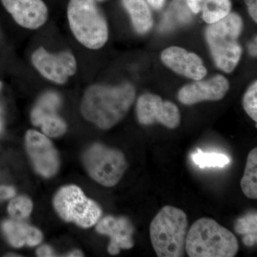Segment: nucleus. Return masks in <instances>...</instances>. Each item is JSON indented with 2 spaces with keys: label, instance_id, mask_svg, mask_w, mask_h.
<instances>
[{
  "label": "nucleus",
  "instance_id": "obj_1",
  "mask_svg": "<svg viewBox=\"0 0 257 257\" xmlns=\"http://www.w3.org/2000/svg\"><path fill=\"white\" fill-rule=\"evenodd\" d=\"M135 99L133 85L118 87L92 85L83 96L81 111L88 121L101 130H109L127 114Z\"/></svg>",
  "mask_w": 257,
  "mask_h": 257
},
{
  "label": "nucleus",
  "instance_id": "obj_2",
  "mask_svg": "<svg viewBox=\"0 0 257 257\" xmlns=\"http://www.w3.org/2000/svg\"><path fill=\"white\" fill-rule=\"evenodd\" d=\"M185 251L189 257H234L239 251V242L229 229L204 217L188 229Z\"/></svg>",
  "mask_w": 257,
  "mask_h": 257
},
{
  "label": "nucleus",
  "instance_id": "obj_3",
  "mask_svg": "<svg viewBox=\"0 0 257 257\" xmlns=\"http://www.w3.org/2000/svg\"><path fill=\"white\" fill-rule=\"evenodd\" d=\"M188 219L182 209L165 206L152 219L150 239L159 257H182L185 255Z\"/></svg>",
  "mask_w": 257,
  "mask_h": 257
},
{
  "label": "nucleus",
  "instance_id": "obj_4",
  "mask_svg": "<svg viewBox=\"0 0 257 257\" xmlns=\"http://www.w3.org/2000/svg\"><path fill=\"white\" fill-rule=\"evenodd\" d=\"M242 28L241 17L229 13L207 29L206 38L211 55L216 65L226 73L233 72L241 59L242 50L238 38Z\"/></svg>",
  "mask_w": 257,
  "mask_h": 257
},
{
  "label": "nucleus",
  "instance_id": "obj_5",
  "mask_svg": "<svg viewBox=\"0 0 257 257\" xmlns=\"http://www.w3.org/2000/svg\"><path fill=\"white\" fill-rule=\"evenodd\" d=\"M67 17L72 33L84 47L97 50L105 45L107 24L95 0H70Z\"/></svg>",
  "mask_w": 257,
  "mask_h": 257
},
{
  "label": "nucleus",
  "instance_id": "obj_6",
  "mask_svg": "<svg viewBox=\"0 0 257 257\" xmlns=\"http://www.w3.org/2000/svg\"><path fill=\"white\" fill-rule=\"evenodd\" d=\"M83 165L91 178L106 187L116 185L128 168L124 154L96 143L83 154Z\"/></svg>",
  "mask_w": 257,
  "mask_h": 257
},
{
  "label": "nucleus",
  "instance_id": "obj_7",
  "mask_svg": "<svg viewBox=\"0 0 257 257\" xmlns=\"http://www.w3.org/2000/svg\"><path fill=\"white\" fill-rule=\"evenodd\" d=\"M53 204L64 221L73 222L82 228L94 226L102 214L99 204L86 197L76 185L62 187L55 194Z\"/></svg>",
  "mask_w": 257,
  "mask_h": 257
},
{
  "label": "nucleus",
  "instance_id": "obj_8",
  "mask_svg": "<svg viewBox=\"0 0 257 257\" xmlns=\"http://www.w3.org/2000/svg\"><path fill=\"white\" fill-rule=\"evenodd\" d=\"M139 122L143 125L160 123L169 128H175L181 121L179 108L174 103L163 101L160 96L145 94L137 103Z\"/></svg>",
  "mask_w": 257,
  "mask_h": 257
},
{
  "label": "nucleus",
  "instance_id": "obj_9",
  "mask_svg": "<svg viewBox=\"0 0 257 257\" xmlns=\"http://www.w3.org/2000/svg\"><path fill=\"white\" fill-rule=\"evenodd\" d=\"M32 62L43 77L57 84H64L77 72V62L68 52L54 55L40 47L32 55Z\"/></svg>",
  "mask_w": 257,
  "mask_h": 257
},
{
  "label": "nucleus",
  "instance_id": "obj_10",
  "mask_svg": "<svg viewBox=\"0 0 257 257\" xmlns=\"http://www.w3.org/2000/svg\"><path fill=\"white\" fill-rule=\"evenodd\" d=\"M25 143L29 157L37 173L47 178L55 175L60 167V160L50 140L45 135L31 130L26 134Z\"/></svg>",
  "mask_w": 257,
  "mask_h": 257
},
{
  "label": "nucleus",
  "instance_id": "obj_11",
  "mask_svg": "<svg viewBox=\"0 0 257 257\" xmlns=\"http://www.w3.org/2000/svg\"><path fill=\"white\" fill-rule=\"evenodd\" d=\"M60 105L59 96L48 92L39 99L32 111V124L41 126L44 134L50 138H58L67 131V124L57 114Z\"/></svg>",
  "mask_w": 257,
  "mask_h": 257
},
{
  "label": "nucleus",
  "instance_id": "obj_12",
  "mask_svg": "<svg viewBox=\"0 0 257 257\" xmlns=\"http://www.w3.org/2000/svg\"><path fill=\"white\" fill-rule=\"evenodd\" d=\"M229 89L227 79L216 75L207 80H197L184 86L178 94L179 101L187 105L204 101H219L224 97Z\"/></svg>",
  "mask_w": 257,
  "mask_h": 257
},
{
  "label": "nucleus",
  "instance_id": "obj_13",
  "mask_svg": "<svg viewBox=\"0 0 257 257\" xmlns=\"http://www.w3.org/2000/svg\"><path fill=\"white\" fill-rule=\"evenodd\" d=\"M96 230L110 238L107 251L111 255L118 254L120 250L130 249L135 246V227L132 221L124 216H105L96 223Z\"/></svg>",
  "mask_w": 257,
  "mask_h": 257
},
{
  "label": "nucleus",
  "instance_id": "obj_14",
  "mask_svg": "<svg viewBox=\"0 0 257 257\" xmlns=\"http://www.w3.org/2000/svg\"><path fill=\"white\" fill-rule=\"evenodd\" d=\"M162 60L176 73L194 80H200L207 73L202 59L193 52L179 47H171L162 52Z\"/></svg>",
  "mask_w": 257,
  "mask_h": 257
},
{
  "label": "nucleus",
  "instance_id": "obj_15",
  "mask_svg": "<svg viewBox=\"0 0 257 257\" xmlns=\"http://www.w3.org/2000/svg\"><path fill=\"white\" fill-rule=\"evenodd\" d=\"M5 9L23 28L35 30L46 23L48 10L42 0H1Z\"/></svg>",
  "mask_w": 257,
  "mask_h": 257
},
{
  "label": "nucleus",
  "instance_id": "obj_16",
  "mask_svg": "<svg viewBox=\"0 0 257 257\" xmlns=\"http://www.w3.org/2000/svg\"><path fill=\"white\" fill-rule=\"evenodd\" d=\"M3 229L10 244L15 247L35 246L42 241L43 236L40 230L19 220L4 221Z\"/></svg>",
  "mask_w": 257,
  "mask_h": 257
},
{
  "label": "nucleus",
  "instance_id": "obj_17",
  "mask_svg": "<svg viewBox=\"0 0 257 257\" xmlns=\"http://www.w3.org/2000/svg\"><path fill=\"white\" fill-rule=\"evenodd\" d=\"M125 9L131 17L134 28L138 33L150 31L153 25L151 11L145 0H122Z\"/></svg>",
  "mask_w": 257,
  "mask_h": 257
},
{
  "label": "nucleus",
  "instance_id": "obj_18",
  "mask_svg": "<svg viewBox=\"0 0 257 257\" xmlns=\"http://www.w3.org/2000/svg\"><path fill=\"white\" fill-rule=\"evenodd\" d=\"M241 190L248 199H257V148L248 155L243 176L241 180Z\"/></svg>",
  "mask_w": 257,
  "mask_h": 257
},
{
  "label": "nucleus",
  "instance_id": "obj_19",
  "mask_svg": "<svg viewBox=\"0 0 257 257\" xmlns=\"http://www.w3.org/2000/svg\"><path fill=\"white\" fill-rule=\"evenodd\" d=\"M230 0H204L202 11L203 19L209 25L227 16L231 12Z\"/></svg>",
  "mask_w": 257,
  "mask_h": 257
},
{
  "label": "nucleus",
  "instance_id": "obj_20",
  "mask_svg": "<svg viewBox=\"0 0 257 257\" xmlns=\"http://www.w3.org/2000/svg\"><path fill=\"white\" fill-rule=\"evenodd\" d=\"M257 215L256 212L248 213L238 219L234 224V229L242 235L243 242L246 246H253L257 241Z\"/></svg>",
  "mask_w": 257,
  "mask_h": 257
},
{
  "label": "nucleus",
  "instance_id": "obj_21",
  "mask_svg": "<svg viewBox=\"0 0 257 257\" xmlns=\"http://www.w3.org/2000/svg\"><path fill=\"white\" fill-rule=\"evenodd\" d=\"M191 159L201 169L206 167H224L231 162L229 157L224 154L203 152L200 149H197L191 155Z\"/></svg>",
  "mask_w": 257,
  "mask_h": 257
},
{
  "label": "nucleus",
  "instance_id": "obj_22",
  "mask_svg": "<svg viewBox=\"0 0 257 257\" xmlns=\"http://www.w3.org/2000/svg\"><path fill=\"white\" fill-rule=\"evenodd\" d=\"M179 1H175V3L174 2L172 7L174 12L170 10V13L169 12L167 13L165 21L162 25V30L173 28L175 25L187 23L190 20L191 15L187 8L185 7H182L183 6L182 1H181L180 7H179Z\"/></svg>",
  "mask_w": 257,
  "mask_h": 257
},
{
  "label": "nucleus",
  "instance_id": "obj_23",
  "mask_svg": "<svg viewBox=\"0 0 257 257\" xmlns=\"http://www.w3.org/2000/svg\"><path fill=\"white\" fill-rule=\"evenodd\" d=\"M33 204L29 198L19 197L15 198L8 206V212L15 220H23L31 214Z\"/></svg>",
  "mask_w": 257,
  "mask_h": 257
},
{
  "label": "nucleus",
  "instance_id": "obj_24",
  "mask_svg": "<svg viewBox=\"0 0 257 257\" xmlns=\"http://www.w3.org/2000/svg\"><path fill=\"white\" fill-rule=\"evenodd\" d=\"M243 107L246 114L257 121V82H253L248 88L243 98Z\"/></svg>",
  "mask_w": 257,
  "mask_h": 257
},
{
  "label": "nucleus",
  "instance_id": "obj_25",
  "mask_svg": "<svg viewBox=\"0 0 257 257\" xmlns=\"http://www.w3.org/2000/svg\"><path fill=\"white\" fill-rule=\"evenodd\" d=\"M187 6L194 13H199L202 10L204 0H186Z\"/></svg>",
  "mask_w": 257,
  "mask_h": 257
},
{
  "label": "nucleus",
  "instance_id": "obj_26",
  "mask_svg": "<svg viewBox=\"0 0 257 257\" xmlns=\"http://www.w3.org/2000/svg\"><path fill=\"white\" fill-rule=\"evenodd\" d=\"M247 5L248 13L255 23H257V0H245Z\"/></svg>",
  "mask_w": 257,
  "mask_h": 257
},
{
  "label": "nucleus",
  "instance_id": "obj_27",
  "mask_svg": "<svg viewBox=\"0 0 257 257\" xmlns=\"http://www.w3.org/2000/svg\"><path fill=\"white\" fill-rule=\"evenodd\" d=\"M15 190L13 187H6V186L0 187V200L10 199L15 197Z\"/></svg>",
  "mask_w": 257,
  "mask_h": 257
},
{
  "label": "nucleus",
  "instance_id": "obj_28",
  "mask_svg": "<svg viewBox=\"0 0 257 257\" xmlns=\"http://www.w3.org/2000/svg\"><path fill=\"white\" fill-rule=\"evenodd\" d=\"M37 254L38 256L42 257H51L55 256V253L49 246L44 245L37 250Z\"/></svg>",
  "mask_w": 257,
  "mask_h": 257
},
{
  "label": "nucleus",
  "instance_id": "obj_29",
  "mask_svg": "<svg viewBox=\"0 0 257 257\" xmlns=\"http://www.w3.org/2000/svg\"><path fill=\"white\" fill-rule=\"evenodd\" d=\"M152 8L156 10H160L165 4V0H147Z\"/></svg>",
  "mask_w": 257,
  "mask_h": 257
},
{
  "label": "nucleus",
  "instance_id": "obj_30",
  "mask_svg": "<svg viewBox=\"0 0 257 257\" xmlns=\"http://www.w3.org/2000/svg\"><path fill=\"white\" fill-rule=\"evenodd\" d=\"M256 38H255V40L250 44L249 47H248L250 54L253 56V57H256Z\"/></svg>",
  "mask_w": 257,
  "mask_h": 257
},
{
  "label": "nucleus",
  "instance_id": "obj_31",
  "mask_svg": "<svg viewBox=\"0 0 257 257\" xmlns=\"http://www.w3.org/2000/svg\"><path fill=\"white\" fill-rule=\"evenodd\" d=\"M84 255L81 251L78 250H75V251H72V252L69 253L67 256H83Z\"/></svg>",
  "mask_w": 257,
  "mask_h": 257
},
{
  "label": "nucleus",
  "instance_id": "obj_32",
  "mask_svg": "<svg viewBox=\"0 0 257 257\" xmlns=\"http://www.w3.org/2000/svg\"><path fill=\"white\" fill-rule=\"evenodd\" d=\"M95 1L102 2V1H104V0H95Z\"/></svg>",
  "mask_w": 257,
  "mask_h": 257
},
{
  "label": "nucleus",
  "instance_id": "obj_33",
  "mask_svg": "<svg viewBox=\"0 0 257 257\" xmlns=\"http://www.w3.org/2000/svg\"><path fill=\"white\" fill-rule=\"evenodd\" d=\"M0 128H1V125H0Z\"/></svg>",
  "mask_w": 257,
  "mask_h": 257
}]
</instances>
